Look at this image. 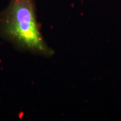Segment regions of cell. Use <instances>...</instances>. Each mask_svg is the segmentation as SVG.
<instances>
[{"label":"cell","mask_w":121,"mask_h":121,"mask_svg":"<svg viewBox=\"0 0 121 121\" xmlns=\"http://www.w3.org/2000/svg\"><path fill=\"white\" fill-rule=\"evenodd\" d=\"M0 33L20 49L44 56L54 54L41 34L34 0H10L1 14Z\"/></svg>","instance_id":"obj_1"}]
</instances>
